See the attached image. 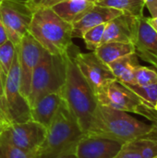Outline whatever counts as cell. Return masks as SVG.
Masks as SVG:
<instances>
[{
	"instance_id": "4316f807",
	"label": "cell",
	"mask_w": 157,
	"mask_h": 158,
	"mask_svg": "<svg viewBox=\"0 0 157 158\" xmlns=\"http://www.w3.org/2000/svg\"><path fill=\"white\" fill-rule=\"evenodd\" d=\"M67 1H74V0H25L26 4L32 10V12L38 8L52 7L59 3H63V2H67ZM87 1L96 2L97 0H87Z\"/></svg>"
},
{
	"instance_id": "9c48e42d",
	"label": "cell",
	"mask_w": 157,
	"mask_h": 158,
	"mask_svg": "<svg viewBox=\"0 0 157 158\" xmlns=\"http://www.w3.org/2000/svg\"><path fill=\"white\" fill-rule=\"evenodd\" d=\"M47 129L41 124L29 120L11 123L0 131V138L11 145L26 152L31 157L43 142Z\"/></svg>"
},
{
	"instance_id": "cb8c5ba5",
	"label": "cell",
	"mask_w": 157,
	"mask_h": 158,
	"mask_svg": "<svg viewBox=\"0 0 157 158\" xmlns=\"http://www.w3.org/2000/svg\"><path fill=\"white\" fill-rule=\"evenodd\" d=\"M136 85L147 86L157 82V71L143 66H138L134 71Z\"/></svg>"
},
{
	"instance_id": "9a60e30c",
	"label": "cell",
	"mask_w": 157,
	"mask_h": 158,
	"mask_svg": "<svg viewBox=\"0 0 157 158\" xmlns=\"http://www.w3.org/2000/svg\"><path fill=\"white\" fill-rule=\"evenodd\" d=\"M120 14H122V12L119 10L101 6L95 4V6L80 20L72 24V38H82L83 34L88 30L100 24L107 23Z\"/></svg>"
},
{
	"instance_id": "ac0fdd59",
	"label": "cell",
	"mask_w": 157,
	"mask_h": 158,
	"mask_svg": "<svg viewBox=\"0 0 157 158\" xmlns=\"http://www.w3.org/2000/svg\"><path fill=\"white\" fill-rule=\"evenodd\" d=\"M138 66L139 60L135 53L118 58L108 64L116 80L125 85H136L134 71Z\"/></svg>"
},
{
	"instance_id": "d4e9b609",
	"label": "cell",
	"mask_w": 157,
	"mask_h": 158,
	"mask_svg": "<svg viewBox=\"0 0 157 158\" xmlns=\"http://www.w3.org/2000/svg\"><path fill=\"white\" fill-rule=\"evenodd\" d=\"M0 158H31L26 152L11 145L0 138Z\"/></svg>"
},
{
	"instance_id": "d6a6232c",
	"label": "cell",
	"mask_w": 157,
	"mask_h": 158,
	"mask_svg": "<svg viewBox=\"0 0 157 158\" xmlns=\"http://www.w3.org/2000/svg\"><path fill=\"white\" fill-rule=\"evenodd\" d=\"M155 110L157 111V103H156V106H155Z\"/></svg>"
},
{
	"instance_id": "30bf717a",
	"label": "cell",
	"mask_w": 157,
	"mask_h": 158,
	"mask_svg": "<svg viewBox=\"0 0 157 158\" xmlns=\"http://www.w3.org/2000/svg\"><path fill=\"white\" fill-rule=\"evenodd\" d=\"M4 95L12 123L31 120L30 105L20 92V70L17 51L14 62L5 81Z\"/></svg>"
},
{
	"instance_id": "277c9868",
	"label": "cell",
	"mask_w": 157,
	"mask_h": 158,
	"mask_svg": "<svg viewBox=\"0 0 157 158\" xmlns=\"http://www.w3.org/2000/svg\"><path fill=\"white\" fill-rule=\"evenodd\" d=\"M156 129L157 124L144 123L128 112L99 104L94 135H101L125 143L149 135Z\"/></svg>"
},
{
	"instance_id": "836d02e7",
	"label": "cell",
	"mask_w": 157,
	"mask_h": 158,
	"mask_svg": "<svg viewBox=\"0 0 157 158\" xmlns=\"http://www.w3.org/2000/svg\"><path fill=\"white\" fill-rule=\"evenodd\" d=\"M3 1H4V0H0V5H1V3H2Z\"/></svg>"
},
{
	"instance_id": "d6986e66",
	"label": "cell",
	"mask_w": 157,
	"mask_h": 158,
	"mask_svg": "<svg viewBox=\"0 0 157 158\" xmlns=\"http://www.w3.org/2000/svg\"><path fill=\"white\" fill-rule=\"evenodd\" d=\"M93 52L105 64L108 65L118 58L135 53V46L128 43L108 42L100 44Z\"/></svg>"
},
{
	"instance_id": "8992f818",
	"label": "cell",
	"mask_w": 157,
	"mask_h": 158,
	"mask_svg": "<svg viewBox=\"0 0 157 158\" xmlns=\"http://www.w3.org/2000/svg\"><path fill=\"white\" fill-rule=\"evenodd\" d=\"M98 103L117 110L140 115L154 124H157L155 108L144 103L127 86L115 80L96 94Z\"/></svg>"
},
{
	"instance_id": "5b68a950",
	"label": "cell",
	"mask_w": 157,
	"mask_h": 158,
	"mask_svg": "<svg viewBox=\"0 0 157 158\" xmlns=\"http://www.w3.org/2000/svg\"><path fill=\"white\" fill-rule=\"evenodd\" d=\"M66 77L67 55H52L43 50L31 77L28 96L30 107L45 95L61 93Z\"/></svg>"
},
{
	"instance_id": "484cf974",
	"label": "cell",
	"mask_w": 157,
	"mask_h": 158,
	"mask_svg": "<svg viewBox=\"0 0 157 158\" xmlns=\"http://www.w3.org/2000/svg\"><path fill=\"white\" fill-rule=\"evenodd\" d=\"M114 158H143L133 142H128L122 144L120 150Z\"/></svg>"
},
{
	"instance_id": "3957f363",
	"label": "cell",
	"mask_w": 157,
	"mask_h": 158,
	"mask_svg": "<svg viewBox=\"0 0 157 158\" xmlns=\"http://www.w3.org/2000/svg\"><path fill=\"white\" fill-rule=\"evenodd\" d=\"M29 33L52 55L66 56L72 43V25L60 17L51 7L33 11Z\"/></svg>"
},
{
	"instance_id": "4dcf8cb0",
	"label": "cell",
	"mask_w": 157,
	"mask_h": 158,
	"mask_svg": "<svg viewBox=\"0 0 157 158\" xmlns=\"http://www.w3.org/2000/svg\"><path fill=\"white\" fill-rule=\"evenodd\" d=\"M4 85H5V80L3 78L2 71H1V69H0V88H2L3 91H4Z\"/></svg>"
},
{
	"instance_id": "7a4b0ae2",
	"label": "cell",
	"mask_w": 157,
	"mask_h": 158,
	"mask_svg": "<svg viewBox=\"0 0 157 158\" xmlns=\"http://www.w3.org/2000/svg\"><path fill=\"white\" fill-rule=\"evenodd\" d=\"M84 135L63 101L47 129L43 142L33 153L31 158H58L73 154L76 145Z\"/></svg>"
},
{
	"instance_id": "f546056e",
	"label": "cell",
	"mask_w": 157,
	"mask_h": 158,
	"mask_svg": "<svg viewBox=\"0 0 157 158\" xmlns=\"http://www.w3.org/2000/svg\"><path fill=\"white\" fill-rule=\"evenodd\" d=\"M146 21L148 24L155 30V31L157 33V16L156 17H151V18H146Z\"/></svg>"
},
{
	"instance_id": "44dd1931",
	"label": "cell",
	"mask_w": 157,
	"mask_h": 158,
	"mask_svg": "<svg viewBox=\"0 0 157 158\" xmlns=\"http://www.w3.org/2000/svg\"><path fill=\"white\" fill-rule=\"evenodd\" d=\"M15 56L16 46L9 40L0 45V69L5 81L14 62Z\"/></svg>"
},
{
	"instance_id": "f1b7e54d",
	"label": "cell",
	"mask_w": 157,
	"mask_h": 158,
	"mask_svg": "<svg viewBox=\"0 0 157 158\" xmlns=\"http://www.w3.org/2000/svg\"><path fill=\"white\" fill-rule=\"evenodd\" d=\"M7 40H8V38H7V35H6V29L4 27V24H3V22L1 20V18H0V45L3 44Z\"/></svg>"
},
{
	"instance_id": "5bb4252c",
	"label": "cell",
	"mask_w": 157,
	"mask_h": 158,
	"mask_svg": "<svg viewBox=\"0 0 157 158\" xmlns=\"http://www.w3.org/2000/svg\"><path fill=\"white\" fill-rule=\"evenodd\" d=\"M134 46L136 56L157 69V33L148 24L145 17L139 19L138 34Z\"/></svg>"
},
{
	"instance_id": "ffe728a7",
	"label": "cell",
	"mask_w": 157,
	"mask_h": 158,
	"mask_svg": "<svg viewBox=\"0 0 157 158\" xmlns=\"http://www.w3.org/2000/svg\"><path fill=\"white\" fill-rule=\"evenodd\" d=\"M96 5L110 7L121 11L124 14L130 15L137 19L143 18V9L145 7L143 0H97Z\"/></svg>"
},
{
	"instance_id": "6da1fadb",
	"label": "cell",
	"mask_w": 157,
	"mask_h": 158,
	"mask_svg": "<svg viewBox=\"0 0 157 158\" xmlns=\"http://www.w3.org/2000/svg\"><path fill=\"white\" fill-rule=\"evenodd\" d=\"M64 102L85 135H94L99 103L96 95L67 54V77L61 92Z\"/></svg>"
},
{
	"instance_id": "83f0119b",
	"label": "cell",
	"mask_w": 157,
	"mask_h": 158,
	"mask_svg": "<svg viewBox=\"0 0 157 158\" xmlns=\"http://www.w3.org/2000/svg\"><path fill=\"white\" fill-rule=\"evenodd\" d=\"M145 6L148 8L152 17L157 16V0H143Z\"/></svg>"
},
{
	"instance_id": "7402d4cb",
	"label": "cell",
	"mask_w": 157,
	"mask_h": 158,
	"mask_svg": "<svg viewBox=\"0 0 157 158\" xmlns=\"http://www.w3.org/2000/svg\"><path fill=\"white\" fill-rule=\"evenodd\" d=\"M125 85V84H124ZM134 94H136L144 103L149 105L152 107H155L157 103V82L147 85V86H139V85H125Z\"/></svg>"
},
{
	"instance_id": "1f68e13d",
	"label": "cell",
	"mask_w": 157,
	"mask_h": 158,
	"mask_svg": "<svg viewBox=\"0 0 157 158\" xmlns=\"http://www.w3.org/2000/svg\"><path fill=\"white\" fill-rule=\"evenodd\" d=\"M58 158H77L76 157V156L74 155V153L73 154H68V155H65V156H60V157Z\"/></svg>"
},
{
	"instance_id": "e0dca14e",
	"label": "cell",
	"mask_w": 157,
	"mask_h": 158,
	"mask_svg": "<svg viewBox=\"0 0 157 158\" xmlns=\"http://www.w3.org/2000/svg\"><path fill=\"white\" fill-rule=\"evenodd\" d=\"M95 6V2L87 0H74L59 3L51 8L63 20L71 25L80 20L88 11Z\"/></svg>"
},
{
	"instance_id": "603a6c76",
	"label": "cell",
	"mask_w": 157,
	"mask_h": 158,
	"mask_svg": "<svg viewBox=\"0 0 157 158\" xmlns=\"http://www.w3.org/2000/svg\"><path fill=\"white\" fill-rule=\"evenodd\" d=\"M105 25H106V23L95 26V27L88 30L83 34L81 39H83L86 48L88 50L93 52L100 44H102Z\"/></svg>"
},
{
	"instance_id": "ba28073f",
	"label": "cell",
	"mask_w": 157,
	"mask_h": 158,
	"mask_svg": "<svg viewBox=\"0 0 157 158\" xmlns=\"http://www.w3.org/2000/svg\"><path fill=\"white\" fill-rule=\"evenodd\" d=\"M32 10L25 0H4L0 5V18L8 40L18 46L23 36L29 32Z\"/></svg>"
},
{
	"instance_id": "4fadbf2b",
	"label": "cell",
	"mask_w": 157,
	"mask_h": 158,
	"mask_svg": "<svg viewBox=\"0 0 157 158\" xmlns=\"http://www.w3.org/2000/svg\"><path fill=\"white\" fill-rule=\"evenodd\" d=\"M139 19L127 14H120L105 25L103 42H119L134 44L137 39Z\"/></svg>"
},
{
	"instance_id": "8fae6325",
	"label": "cell",
	"mask_w": 157,
	"mask_h": 158,
	"mask_svg": "<svg viewBox=\"0 0 157 158\" xmlns=\"http://www.w3.org/2000/svg\"><path fill=\"white\" fill-rule=\"evenodd\" d=\"M43 50L41 44L29 32L23 36L20 44L16 46L20 70V92L27 100L30 94L32 73Z\"/></svg>"
},
{
	"instance_id": "52a82bcc",
	"label": "cell",
	"mask_w": 157,
	"mask_h": 158,
	"mask_svg": "<svg viewBox=\"0 0 157 158\" xmlns=\"http://www.w3.org/2000/svg\"><path fill=\"white\" fill-rule=\"evenodd\" d=\"M68 54L71 56L95 95L108 83L116 80L108 65L105 64L94 52L82 53L79 47L72 44Z\"/></svg>"
},
{
	"instance_id": "7c38bea8",
	"label": "cell",
	"mask_w": 157,
	"mask_h": 158,
	"mask_svg": "<svg viewBox=\"0 0 157 158\" xmlns=\"http://www.w3.org/2000/svg\"><path fill=\"white\" fill-rule=\"evenodd\" d=\"M122 143L101 135H84L76 145L77 158H114Z\"/></svg>"
},
{
	"instance_id": "2e32d148",
	"label": "cell",
	"mask_w": 157,
	"mask_h": 158,
	"mask_svg": "<svg viewBox=\"0 0 157 158\" xmlns=\"http://www.w3.org/2000/svg\"><path fill=\"white\" fill-rule=\"evenodd\" d=\"M64 99L61 93L43 96L31 106V120L48 129L55 118Z\"/></svg>"
},
{
	"instance_id": "e575fe53",
	"label": "cell",
	"mask_w": 157,
	"mask_h": 158,
	"mask_svg": "<svg viewBox=\"0 0 157 158\" xmlns=\"http://www.w3.org/2000/svg\"><path fill=\"white\" fill-rule=\"evenodd\" d=\"M154 158H157V156H155V157H154Z\"/></svg>"
}]
</instances>
